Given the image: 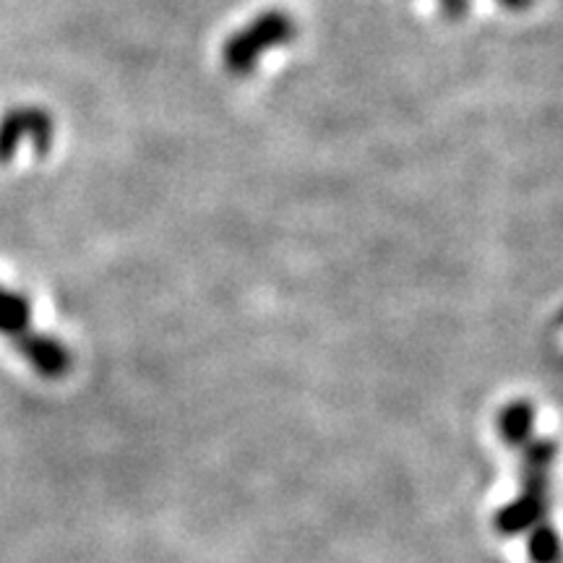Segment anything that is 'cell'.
<instances>
[{"label":"cell","instance_id":"2","mask_svg":"<svg viewBox=\"0 0 563 563\" xmlns=\"http://www.w3.org/2000/svg\"><path fill=\"white\" fill-rule=\"evenodd\" d=\"M545 509H548L545 493L522 490L514 501H509L496 511L493 525H496V530L501 534H519L543 522Z\"/></svg>","mask_w":563,"mask_h":563},{"label":"cell","instance_id":"4","mask_svg":"<svg viewBox=\"0 0 563 563\" xmlns=\"http://www.w3.org/2000/svg\"><path fill=\"white\" fill-rule=\"evenodd\" d=\"M530 559L532 563H561L563 545L559 532H555L551 525H534L530 538Z\"/></svg>","mask_w":563,"mask_h":563},{"label":"cell","instance_id":"6","mask_svg":"<svg viewBox=\"0 0 563 563\" xmlns=\"http://www.w3.org/2000/svg\"><path fill=\"white\" fill-rule=\"evenodd\" d=\"M449 19H462L470 11V0H435Z\"/></svg>","mask_w":563,"mask_h":563},{"label":"cell","instance_id":"1","mask_svg":"<svg viewBox=\"0 0 563 563\" xmlns=\"http://www.w3.org/2000/svg\"><path fill=\"white\" fill-rule=\"evenodd\" d=\"M295 34H298V24L287 11L269 9L256 13L249 24L224 40L222 66L230 76H249L258 68V60L266 53L290 45Z\"/></svg>","mask_w":563,"mask_h":563},{"label":"cell","instance_id":"7","mask_svg":"<svg viewBox=\"0 0 563 563\" xmlns=\"http://www.w3.org/2000/svg\"><path fill=\"white\" fill-rule=\"evenodd\" d=\"M498 5H504L506 11H527L534 0H496Z\"/></svg>","mask_w":563,"mask_h":563},{"label":"cell","instance_id":"5","mask_svg":"<svg viewBox=\"0 0 563 563\" xmlns=\"http://www.w3.org/2000/svg\"><path fill=\"white\" fill-rule=\"evenodd\" d=\"M522 452V467L548 470L555 460V443L545 439H534L525 443Z\"/></svg>","mask_w":563,"mask_h":563},{"label":"cell","instance_id":"3","mask_svg":"<svg viewBox=\"0 0 563 563\" xmlns=\"http://www.w3.org/2000/svg\"><path fill=\"white\" fill-rule=\"evenodd\" d=\"M534 410L530 402H511L498 415V433L509 446H525L532 441Z\"/></svg>","mask_w":563,"mask_h":563}]
</instances>
